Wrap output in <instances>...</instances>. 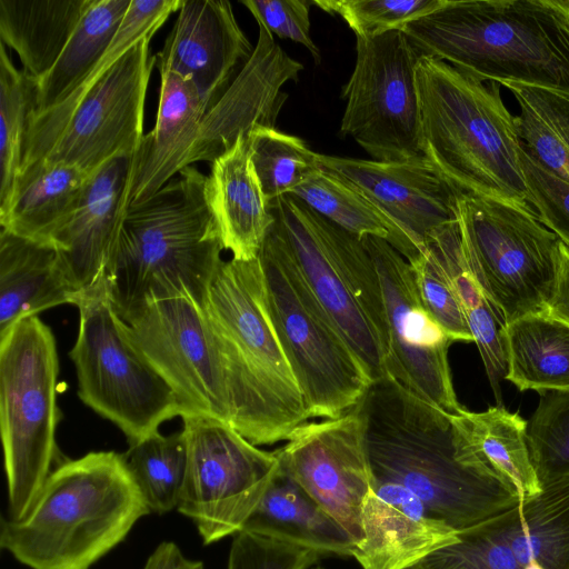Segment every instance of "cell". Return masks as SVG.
Returning <instances> with one entry per match:
<instances>
[{"instance_id": "48", "label": "cell", "mask_w": 569, "mask_h": 569, "mask_svg": "<svg viewBox=\"0 0 569 569\" xmlns=\"http://www.w3.org/2000/svg\"><path fill=\"white\" fill-rule=\"evenodd\" d=\"M406 569H422V568L420 567L419 563H417V565H415L412 567H409V568H406Z\"/></svg>"}, {"instance_id": "27", "label": "cell", "mask_w": 569, "mask_h": 569, "mask_svg": "<svg viewBox=\"0 0 569 569\" xmlns=\"http://www.w3.org/2000/svg\"><path fill=\"white\" fill-rule=\"evenodd\" d=\"M446 271L461 305L498 406L507 373L506 322L473 272L461 241L458 220L432 231L426 243Z\"/></svg>"}, {"instance_id": "20", "label": "cell", "mask_w": 569, "mask_h": 569, "mask_svg": "<svg viewBox=\"0 0 569 569\" xmlns=\"http://www.w3.org/2000/svg\"><path fill=\"white\" fill-rule=\"evenodd\" d=\"M361 527L352 557L362 569L412 567L458 536L411 490L376 478L363 502Z\"/></svg>"}, {"instance_id": "40", "label": "cell", "mask_w": 569, "mask_h": 569, "mask_svg": "<svg viewBox=\"0 0 569 569\" xmlns=\"http://www.w3.org/2000/svg\"><path fill=\"white\" fill-rule=\"evenodd\" d=\"M442 0H313L321 10L340 16L356 37L373 38L401 30L433 10Z\"/></svg>"}, {"instance_id": "7", "label": "cell", "mask_w": 569, "mask_h": 569, "mask_svg": "<svg viewBox=\"0 0 569 569\" xmlns=\"http://www.w3.org/2000/svg\"><path fill=\"white\" fill-rule=\"evenodd\" d=\"M267 309L310 418L350 412L372 383L274 223L258 254Z\"/></svg>"}, {"instance_id": "28", "label": "cell", "mask_w": 569, "mask_h": 569, "mask_svg": "<svg viewBox=\"0 0 569 569\" xmlns=\"http://www.w3.org/2000/svg\"><path fill=\"white\" fill-rule=\"evenodd\" d=\"M92 0H0V39L36 80L59 59Z\"/></svg>"}, {"instance_id": "29", "label": "cell", "mask_w": 569, "mask_h": 569, "mask_svg": "<svg viewBox=\"0 0 569 569\" xmlns=\"http://www.w3.org/2000/svg\"><path fill=\"white\" fill-rule=\"evenodd\" d=\"M507 373L520 391H569V325L545 312L505 326Z\"/></svg>"}, {"instance_id": "15", "label": "cell", "mask_w": 569, "mask_h": 569, "mask_svg": "<svg viewBox=\"0 0 569 569\" xmlns=\"http://www.w3.org/2000/svg\"><path fill=\"white\" fill-rule=\"evenodd\" d=\"M150 40L139 41L91 87L42 159L77 167L90 176L111 159L138 151L144 137L147 89L156 66Z\"/></svg>"}, {"instance_id": "39", "label": "cell", "mask_w": 569, "mask_h": 569, "mask_svg": "<svg viewBox=\"0 0 569 569\" xmlns=\"http://www.w3.org/2000/svg\"><path fill=\"white\" fill-rule=\"evenodd\" d=\"M422 569H522L495 517L458 532L457 539L419 562Z\"/></svg>"}, {"instance_id": "2", "label": "cell", "mask_w": 569, "mask_h": 569, "mask_svg": "<svg viewBox=\"0 0 569 569\" xmlns=\"http://www.w3.org/2000/svg\"><path fill=\"white\" fill-rule=\"evenodd\" d=\"M401 31L420 56L480 81L569 97V0H442Z\"/></svg>"}, {"instance_id": "41", "label": "cell", "mask_w": 569, "mask_h": 569, "mask_svg": "<svg viewBox=\"0 0 569 569\" xmlns=\"http://www.w3.org/2000/svg\"><path fill=\"white\" fill-rule=\"evenodd\" d=\"M409 263L425 307L450 340L473 342L458 297L433 252L425 246L420 254Z\"/></svg>"}, {"instance_id": "34", "label": "cell", "mask_w": 569, "mask_h": 569, "mask_svg": "<svg viewBox=\"0 0 569 569\" xmlns=\"http://www.w3.org/2000/svg\"><path fill=\"white\" fill-rule=\"evenodd\" d=\"M150 512L162 515L178 508L187 467L182 431H159L129 445L121 453Z\"/></svg>"}, {"instance_id": "5", "label": "cell", "mask_w": 569, "mask_h": 569, "mask_svg": "<svg viewBox=\"0 0 569 569\" xmlns=\"http://www.w3.org/2000/svg\"><path fill=\"white\" fill-rule=\"evenodd\" d=\"M499 83L421 56L417 88L423 154L459 191L535 212L520 160L516 117Z\"/></svg>"}, {"instance_id": "46", "label": "cell", "mask_w": 569, "mask_h": 569, "mask_svg": "<svg viewBox=\"0 0 569 569\" xmlns=\"http://www.w3.org/2000/svg\"><path fill=\"white\" fill-rule=\"evenodd\" d=\"M142 569H204V566L187 558L174 542L163 541L148 557Z\"/></svg>"}, {"instance_id": "11", "label": "cell", "mask_w": 569, "mask_h": 569, "mask_svg": "<svg viewBox=\"0 0 569 569\" xmlns=\"http://www.w3.org/2000/svg\"><path fill=\"white\" fill-rule=\"evenodd\" d=\"M121 319L131 342L173 389L181 418L209 417L232 427L230 363L203 310L186 298H170L146 303Z\"/></svg>"}, {"instance_id": "44", "label": "cell", "mask_w": 569, "mask_h": 569, "mask_svg": "<svg viewBox=\"0 0 569 569\" xmlns=\"http://www.w3.org/2000/svg\"><path fill=\"white\" fill-rule=\"evenodd\" d=\"M257 23L263 24L271 34L290 39L306 47L316 63L320 51L310 37L309 0H242Z\"/></svg>"}, {"instance_id": "24", "label": "cell", "mask_w": 569, "mask_h": 569, "mask_svg": "<svg viewBox=\"0 0 569 569\" xmlns=\"http://www.w3.org/2000/svg\"><path fill=\"white\" fill-rule=\"evenodd\" d=\"M89 174L77 167L42 159L20 170L0 226L9 232L52 244L67 229Z\"/></svg>"}, {"instance_id": "22", "label": "cell", "mask_w": 569, "mask_h": 569, "mask_svg": "<svg viewBox=\"0 0 569 569\" xmlns=\"http://www.w3.org/2000/svg\"><path fill=\"white\" fill-rule=\"evenodd\" d=\"M160 76L157 120L133 156L128 208L150 198L190 166L200 123L208 111L190 79L171 72Z\"/></svg>"}, {"instance_id": "4", "label": "cell", "mask_w": 569, "mask_h": 569, "mask_svg": "<svg viewBox=\"0 0 569 569\" xmlns=\"http://www.w3.org/2000/svg\"><path fill=\"white\" fill-rule=\"evenodd\" d=\"M150 510L121 453L58 465L29 511L2 519L0 546L30 569H90Z\"/></svg>"}, {"instance_id": "10", "label": "cell", "mask_w": 569, "mask_h": 569, "mask_svg": "<svg viewBox=\"0 0 569 569\" xmlns=\"http://www.w3.org/2000/svg\"><path fill=\"white\" fill-rule=\"evenodd\" d=\"M458 223L467 259L506 323L545 312L552 293L559 239L536 212L461 193Z\"/></svg>"}, {"instance_id": "13", "label": "cell", "mask_w": 569, "mask_h": 569, "mask_svg": "<svg viewBox=\"0 0 569 569\" xmlns=\"http://www.w3.org/2000/svg\"><path fill=\"white\" fill-rule=\"evenodd\" d=\"M182 421L187 467L177 510L209 545L242 530L279 459L224 421L202 416Z\"/></svg>"}, {"instance_id": "14", "label": "cell", "mask_w": 569, "mask_h": 569, "mask_svg": "<svg viewBox=\"0 0 569 569\" xmlns=\"http://www.w3.org/2000/svg\"><path fill=\"white\" fill-rule=\"evenodd\" d=\"M376 266L388 325L387 377L448 413L458 415L448 350L452 341L425 307L410 263L388 241L361 238Z\"/></svg>"}, {"instance_id": "19", "label": "cell", "mask_w": 569, "mask_h": 569, "mask_svg": "<svg viewBox=\"0 0 569 569\" xmlns=\"http://www.w3.org/2000/svg\"><path fill=\"white\" fill-rule=\"evenodd\" d=\"M253 50L229 1L182 0L178 18L156 54V66L160 74L171 72L190 79L210 109Z\"/></svg>"}, {"instance_id": "6", "label": "cell", "mask_w": 569, "mask_h": 569, "mask_svg": "<svg viewBox=\"0 0 569 569\" xmlns=\"http://www.w3.org/2000/svg\"><path fill=\"white\" fill-rule=\"evenodd\" d=\"M269 208L312 292L371 382L386 378V309L376 266L362 240L291 194Z\"/></svg>"}, {"instance_id": "3", "label": "cell", "mask_w": 569, "mask_h": 569, "mask_svg": "<svg viewBox=\"0 0 569 569\" xmlns=\"http://www.w3.org/2000/svg\"><path fill=\"white\" fill-rule=\"evenodd\" d=\"M206 179L197 168L186 167L127 209L103 273L120 318L170 298H186L203 310L226 250L206 198Z\"/></svg>"}, {"instance_id": "30", "label": "cell", "mask_w": 569, "mask_h": 569, "mask_svg": "<svg viewBox=\"0 0 569 569\" xmlns=\"http://www.w3.org/2000/svg\"><path fill=\"white\" fill-rule=\"evenodd\" d=\"M181 4L182 0H131L118 31L94 69L60 106L30 118L21 169L44 157L67 118L91 87L139 41L152 38Z\"/></svg>"}, {"instance_id": "32", "label": "cell", "mask_w": 569, "mask_h": 569, "mask_svg": "<svg viewBox=\"0 0 569 569\" xmlns=\"http://www.w3.org/2000/svg\"><path fill=\"white\" fill-rule=\"evenodd\" d=\"M453 423L478 453L516 490L520 502L542 489L527 443V425L502 406L450 415Z\"/></svg>"}, {"instance_id": "17", "label": "cell", "mask_w": 569, "mask_h": 569, "mask_svg": "<svg viewBox=\"0 0 569 569\" xmlns=\"http://www.w3.org/2000/svg\"><path fill=\"white\" fill-rule=\"evenodd\" d=\"M276 453L280 463L357 545L362 539V507L373 477L363 422L356 407L336 419L298 426Z\"/></svg>"}, {"instance_id": "23", "label": "cell", "mask_w": 569, "mask_h": 569, "mask_svg": "<svg viewBox=\"0 0 569 569\" xmlns=\"http://www.w3.org/2000/svg\"><path fill=\"white\" fill-rule=\"evenodd\" d=\"M210 164L206 198L224 249L233 259L253 260L276 219L251 162L248 133Z\"/></svg>"}, {"instance_id": "31", "label": "cell", "mask_w": 569, "mask_h": 569, "mask_svg": "<svg viewBox=\"0 0 569 569\" xmlns=\"http://www.w3.org/2000/svg\"><path fill=\"white\" fill-rule=\"evenodd\" d=\"M131 0H92L51 70L37 80L31 117L60 106L94 69L118 31Z\"/></svg>"}, {"instance_id": "16", "label": "cell", "mask_w": 569, "mask_h": 569, "mask_svg": "<svg viewBox=\"0 0 569 569\" xmlns=\"http://www.w3.org/2000/svg\"><path fill=\"white\" fill-rule=\"evenodd\" d=\"M319 163L350 182L382 213L391 227L390 244L408 262L420 254L432 231L458 220L462 192L426 156L381 162L319 153Z\"/></svg>"}, {"instance_id": "26", "label": "cell", "mask_w": 569, "mask_h": 569, "mask_svg": "<svg viewBox=\"0 0 569 569\" xmlns=\"http://www.w3.org/2000/svg\"><path fill=\"white\" fill-rule=\"evenodd\" d=\"M243 531L290 542L321 556H352L356 542L280 463Z\"/></svg>"}, {"instance_id": "21", "label": "cell", "mask_w": 569, "mask_h": 569, "mask_svg": "<svg viewBox=\"0 0 569 569\" xmlns=\"http://www.w3.org/2000/svg\"><path fill=\"white\" fill-rule=\"evenodd\" d=\"M133 156L116 157L90 174L72 220L56 242L66 280L77 295L103 277L128 209Z\"/></svg>"}, {"instance_id": "47", "label": "cell", "mask_w": 569, "mask_h": 569, "mask_svg": "<svg viewBox=\"0 0 569 569\" xmlns=\"http://www.w3.org/2000/svg\"><path fill=\"white\" fill-rule=\"evenodd\" d=\"M525 569H543V568L538 562H531Z\"/></svg>"}, {"instance_id": "36", "label": "cell", "mask_w": 569, "mask_h": 569, "mask_svg": "<svg viewBox=\"0 0 569 569\" xmlns=\"http://www.w3.org/2000/svg\"><path fill=\"white\" fill-rule=\"evenodd\" d=\"M291 196L347 232L373 236L390 243L391 227L382 213L350 182L320 167Z\"/></svg>"}, {"instance_id": "43", "label": "cell", "mask_w": 569, "mask_h": 569, "mask_svg": "<svg viewBox=\"0 0 569 569\" xmlns=\"http://www.w3.org/2000/svg\"><path fill=\"white\" fill-rule=\"evenodd\" d=\"M520 160L538 220L569 248V183L537 164L522 146Z\"/></svg>"}, {"instance_id": "45", "label": "cell", "mask_w": 569, "mask_h": 569, "mask_svg": "<svg viewBox=\"0 0 569 569\" xmlns=\"http://www.w3.org/2000/svg\"><path fill=\"white\" fill-rule=\"evenodd\" d=\"M545 313L569 325V248L560 241L556 281Z\"/></svg>"}, {"instance_id": "18", "label": "cell", "mask_w": 569, "mask_h": 569, "mask_svg": "<svg viewBox=\"0 0 569 569\" xmlns=\"http://www.w3.org/2000/svg\"><path fill=\"white\" fill-rule=\"evenodd\" d=\"M251 371L301 422L309 417L299 386L271 322L258 257L218 268L203 308Z\"/></svg>"}, {"instance_id": "33", "label": "cell", "mask_w": 569, "mask_h": 569, "mask_svg": "<svg viewBox=\"0 0 569 569\" xmlns=\"http://www.w3.org/2000/svg\"><path fill=\"white\" fill-rule=\"evenodd\" d=\"M516 98L522 149L537 164L569 183V97L519 83H503Z\"/></svg>"}, {"instance_id": "35", "label": "cell", "mask_w": 569, "mask_h": 569, "mask_svg": "<svg viewBox=\"0 0 569 569\" xmlns=\"http://www.w3.org/2000/svg\"><path fill=\"white\" fill-rule=\"evenodd\" d=\"M37 80L18 70L0 43V211L11 198L34 111Z\"/></svg>"}, {"instance_id": "25", "label": "cell", "mask_w": 569, "mask_h": 569, "mask_svg": "<svg viewBox=\"0 0 569 569\" xmlns=\"http://www.w3.org/2000/svg\"><path fill=\"white\" fill-rule=\"evenodd\" d=\"M61 268L58 249L0 232V337L19 321L64 303L77 305Z\"/></svg>"}, {"instance_id": "9", "label": "cell", "mask_w": 569, "mask_h": 569, "mask_svg": "<svg viewBox=\"0 0 569 569\" xmlns=\"http://www.w3.org/2000/svg\"><path fill=\"white\" fill-rule=\"evenodd\" d=\"M79 330L69 352L80 400L114 423L129 445L182 415L177 395L131 342L102 277L76 305Z\"/></svg>"}, {"instance_id": "12", "label": "cell", "mask_w": 569, "mask_h": 569, "mask_svg": "<svg viewBox=\"0 0 569 569\" xmlns=\"http://www.w3.org/2000/svg\"><path fill=\"white\" fill-rule=\"evenodd\" d=\"M420 53L401 30L356 37V63L342 88L340 131L372 160L400 162L425 156L417 88Z\"/></svg>"}, {"instance_id": "37", "label": "cell", "mask_w": 569, "mask_h": 569, "mask_svg": "<svg viewBox=\"0 0 569 569\" xmlns=\"http://www.w3.org/2000/svg\"><path fill=\"white\" fill-rule=\"evenodd\" d=\"M250 157L268 204L292 191L320 169L319 153L295 136L258 126L248 132Z\"/></svg>"}, {"instance_id": "38", "label": "cell", "mask_w": 569, "mask_h": 569, "mask_svg": "<svg viewBox=\"0 0 569 569\" xmlns=\"http://www.w3.org/2000/svg\"><path fill=\"white\" fill-rule=\"evenodd\" d=\"M527 443L541 489L569 479V391L540 393Z\"/></svg>"}, {"instance_id": "42", "label": "cell", "mask_w": 569, "mask_h": 569, "mask_svg": "<svg viewBox=\"0 0 569 569\" xmlns=\"http://www.w3.org/2000/svg\"><path fill=\"white\" fill-rule=\"evenodd\" d=\"M320 557L315 550L241 530L233 536L228 569H307Z\"/></svg>"}, {"instance_id": "8", "label": "cell", "mask_w": 569, "mask_h": 569, "mask_svg": "<svg viewBox=\"0 0 569 569\" xmlns=\"http://www.w3.org/2000/svg\"><path fill=\"white\" fill-rule=\"evenodd\" d=\"M58 375L53 332L38 316L0 337V427L10 519L29 511L57 457Z\"/></svg>"}, {"instance_id": "1", "label": "cell", "mask_w": 569, "mask_h": 569, "mask_svg": "<svg viewBox=\"0 0 569 569\" xmlns=\"http://www.w3.org/2000/svg\"><path fill=\"white\" fill-rule=\"evenodd\" d=\"M356 409L373 478L405 486L457 532L520 502L450 415L392 379L373 381Z\"/></svg>"}]
</instances>
